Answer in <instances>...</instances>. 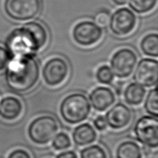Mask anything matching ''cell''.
Listing matches in <instances>:
<instances>
[{"label": "cell", "instance_id": "1", "mask_svg": "<svg viewBox=\"0 0 158 158\" xmlns=\"http://www.w3.org/2000/svg\"><path fill=\"white\" fill-rule=\"evenodd\" d=\"M48 38V32L43 24L29 22L8 35L6 49L9 56L34 55L46 46Z\"/></svg>", "mask_w": 158, "mask_h": 158}, {"label": "cell", "instance_id": "2", "mask_svg": "<svg viewBox=\"0 0 158 158\" xmlns=\"http://www.w3.org/2000/svg\"><path fill=\"white\" fill-rule=\"evenodd\" d=\"M40 77V66L34 55L9 56L6 80L9 88L18 93L31 90Z\"/></svg>", "mask_w": 158, "mask_h": 158}, {"label": "cell", "instance_id": "3", "mask_svg": "<svg viewBox=\"0 0 158 158\" xmlns=\"http://www.w3.org/2000/svg\"><path fill=\"white\" fill-rule=\"evenodd\" d=\"M91 112V105L85 95L80 93L67 95L60 106L61 117L66 123L76 125L85 121Z\"/></svg>", "mask_w": 158, "mask_h": 158}, {"label": "cell", "instance_id": "4", "mask_svg": "<svg viewBox=\"0 0 158 158\" xmlns=\"http://www.w3.org/2000/svg\"><path fill=\"white\" fill-rule=\"evenodd\" d=\"M58 123L52 116H41L29 124L28 135L37 145H46L52 141L58 131Z\"/></svg>", "mask_w": 158, "mask_h": 158}, {"label": "cell", "instance_id": "5", "mask_svg": "<svg viewBox=\"0 0 158 158\" xmlns=\"http://www.w3.org/2000/svg\"><path fill=\"white\" fill-rule=\"evenodd\" d=\"M41 10L40 0H6L4 11L7 15L16 21L33 19Z\"/></svg>", "mask_w": 158, "mask_h": 158}, {"label": "cell", "instance_id": "6", "mask_svg": "<svg viewBox=\"0 0 158 158\" xmlns=\"http://www.w3.org/2000/svg\"><path fill=\"white\" fill-rule=\"evenodd\" d=\"M134 133L137 140L146 147L157 148L158 146V121L156 117L143 116L135 123Z\"/></svg>", "mask_w": 158, "mask_h": 158}, {"label": "cell", "instance_id": "7", "mask_svg": "<svg viewBox=\"0 0 158 158\" xmlns=\"http://www.w3.org/2000/svg\"><path fill=\"white\" fill-rule=\"evenodd\" d=\"M137 59V54L128 47L117 50L110 60L111 70L114 75L120 79L130 77L135 68Z\"/></svg>", "mask_w": 158, "mask_h": 158}, {"label": "cell", "instance_id": "8", "mask_svg": "<svg viewBox=\"0 0 158 158\" xmlns=\"http://www.w3.org/2000/svg\"><path fill=\"white\" fill-rule=\"evenodd\" d=\"M103 29L94 22L84 20L79 22L72 30V37L76 43L82 47L94 46L103 37Z\"/></svg>", "mask_w": 158, "mask_h": 158}, {"label": "cell", "instance_id": "9", "mask_svg": "<svg viewBox=\"0 0 158 158\" xmlns=\"http://www.w3.org/2000/svg\"><path fill=\"white\" fill-rule=\"evenodd\" d=\"M69 65L58 56L49 59L42 68V77L48 86L54 87L63 83L69 75Z\"/></svg>", "mask_w": 158, "mask_h": 158}, {"label": "cell", "instance_id": "10", "mask_svg": "<svg viewBox=\"0 0 158 158\" xmlns=\"http://www.w3.org/2000/svg\"><path fill=\"white\" fill-rule=\"evenodd\" d=\"M137 24V17L128 8L117 9L110 18L109 26L112 33L123 37L132 32Z\"/></svg>", "mask_w": 158, "mask_h": 158}, {"label": "cell", "instance_id": "11", "mask_svg": "<svg viewBox=\"0 0 158 158\" xmlns=\"http://www.w3.org/2000/svg\"><path fill=\"white\" fill-rule=\"evenodd\" d=\"M135 82L144 87L157 85L158 78V63L156 59L145 58L138 63L135 70Z\"/></svg>", "mask_w": 158, "mask_h": 158}, {"label": "cell", "instance_id": "12", "mask_svg": "<svg viewBox=\"0 0 158 158\" xmlns=\"http://www.w3.org/2000/svg\"><path fill=\"white\" fill-rule=\"evenodd\" d=\"M108 126L114 129H121L129 125L132 119V112L128 106L122 103L114 105L106 113Z\"/></svg>", "mask_w": 158, "mask_h": 158}, {"label": "cell", "instance_id": "13", "mask_svg": "<svg viewBox=\"0 0 158 158\" xmlns=\"http://www.w3.org/2000/svg\"><path fill=\"white\" fill-rule=\"evenodd\" d=\"M89 101L96 111L103 112L114 105L116 97L114 91L108 87L98 86L91 92Z\"/></svg>", "mask_w": 158, "mask_h": 158}, {"label": "cell", "instance_id": "14", "mask_svg": "<svg viewBox=\"0 0 158 158\" xmlns=\"http://www.w3.org/2000/svg\"><path fill=\"white\" fill-rule=\"evenodd\" d=\"M23 111V105L18 98L6 96L0 101V117L8 121L18 118Z\"/></svg>", "mask_w": 158, "mask_h": 158}, {"label": "cell", "instance_id": "15", "mask_svg": "<svg viewBox=\"0 0 158 158\" xmlns=\"http://www.w3.org/2000/svg\"><path fill=\"white\" fill-rule=\"evenodd\" d=\"M97 138L95 129L89 123H82L76 127L72 133V139L76 145L85 146L94 143Z\"/></svg>", "mask_w": 158, "mask_h": 158}, {"label": "cell", "instance_id": "16", "mask_svg": "<svg viewBox=\"0 0 158 158\" xmlns=\"http://www.w3.org/2000/svg\"><path fill=\"white\" fill-rule=\"evenodd\" d=\"M146 91L144 87L136 82L128 84L124 91V100L131 106L140 105L144 100Z\"/></svg>", "mask_w": 158, "mask_h": 158}, {"label": "cell", "instance_id": "17", "mask_svg": "<svg viewBox=\"0 0 158 158\" xmlns=\"http://www.w3.org/2000/svg\"><path fill=\"white\" fill-rule=\"evenodd\" d=\"M116 156L117 158H142L143 152L137 142L126 141L118 146Z\"/></svg>", "mask_w": 158, "mask_h": 158}, {"label": "cell", "instance_id": "18", "mask_svg": "<svg viewBox=\"0 0 158 158\" xmlns=\"http://www.w3.org/2000/svg\"><path fill=\"white\" fill-rule=\"evenodd\" d=\"M140 48L145 55L150 57H157L158 36L157 33H152L146 35L141 41Z\"/></svg>", "mask_w": 158, "mask_h": 158}, {"label": "cell", "instance_id": "19", "mask_svg": "<svg viewBox=\"0 0 158 158\" xmlns=\"http://www.w3.org/2000/svg\"><path fill=\"white\" fill-rule=\"evenodd\" d=\"M157 0H129V7L138 14H146L156 7Z\"/></svg>", "mask_w": 158, "mask_h": 158}, {"label": "cell", "instance_id": "20", "mask_svg": "<svg viewBox=\"0 0 158 158\" xmlns=\"http://www.w3.org/2000/svg\"><path fill=\"white\" fill-rule=\"evenodd\" d=\"M146 112L152 116H158V96L156 87L148 93L144 103Z\"/></svg>", "mask_w": 158, "mask_h": 158}, {"label": "cell", "instance_id": "21", "mask_svg": "<svg viewBox=\"0 0 158 158\" xmlns=\"http://www.w3.org/2000/svg\"><path fill=\"white\" fill-rule=\"evenodd\" d=\"M81 158H108V154L99 145H92L81 151Z\"/></svg>", "mask_w": 158, "mask_h": 158}, {"label": "cell", "instance_id": "22", "mask_svg": "<svg viewBox=\"0 0 158 158\" xmlns=\"http://www.w3.org/2000/svg\"><path fill=\"white\" fill-rule=\"evenodd\" d=\"M96 78L99 83L109 85L114 81V75L110 68L107 65H103L97 69Z\"/></svg>", "mask_w": 158, "mask_h": 158}, {"label": "cell", "instance_id": "23", "mask_svg": "<svg viewBox=\"0 0 158 158\" xmlns=\"http://www.w3.org/2000/svg\"><path fill=\"white\" fill-rule=\"evenodd\" d=\"M52 140V147L56 151L67 150L72 146L71 139L65 132H60L56 134Z\"/></svg>", "mask_w": 158, "mask_h": 158}, {"label": "cell", "instance_id": "24", "mask_svg": "<svg viewBox=\"0 0 158 158\" xmlns=\"http://www.w3.org/2000/svg\"><path fill=\"white\" fill-rule=\"evenodd\" d=\"M93 124H94L95 128L100 132L106 130L108 128V124H107L106 118L102 115H99L96 117L93 121Z\"/></svg>", "mask_w": 158, "mask_h": 158}, {"label": "cell", "instance_id": "25", "mask_svg": "<svg viewBox=\"0 0 158 158\" xmlns=\"http://www.w3.org/2000/svg\"><path fill=\"white\" fill-rule=\"evenodd\" d=\"M95 20L97 22V24L99 26L106 27L109 24L110 21V15L108 12L106 11H101V12L98 13L97 15H96Z\"/></svg>", "mask_w": 158, "mask_h": 158}, {"label": "cell", "instance_id": "26", "mask_svg": "<svg viewBox=\"0 0 158 158\" xmlns=\"http://www.w3.org/2000/svg\"><path fill=\"white\" fill-rule=\"evenodd\" d=\"M8 61H9V55L6 49L0 46V71L6 68Z\"/></svg>", "mask_w": 158, "mask_h": 158}, {"label": "cell", "instance_id": "27", "mask_svg": "<svg viewBox=\"0 0 158 158\" xmlns=\"http://www.w3.org/2000/svg\"><path fill=\"white\" fill-rule=\"evenodd\" d=\"M8 158H31V156L24 149H16L11 152Z\"/></svg>", "mask_w": 158, "mask_h": 158}, {"label": "cell", "instance_id": "28", "mask_svg": "<svg viewBox=\"0 0 158 158\" xmlns=\"http://www.w3.org/2000/svg\"><path fill=\"white\" fill-rule=\"evenodd\" d=\"M56 158H78L76 152L73 151H63L59 153Z\"/></svg>", "mask_w": 158, "mask_h": 158}, {"label": "cell", "instance_id": "29", "mask_svg": "<svg viewBox=\"0 0 158 158\" xmlns=\"http://www.w3.org/2000/svg\"><path fill=\"white\" fill-rule=\"evenodd\" d=\"M115 4L118 6H123L127 4L128 0H112Z\"/></svg>", "mask_w": 158, "mask_h": 158}]
</instances>
